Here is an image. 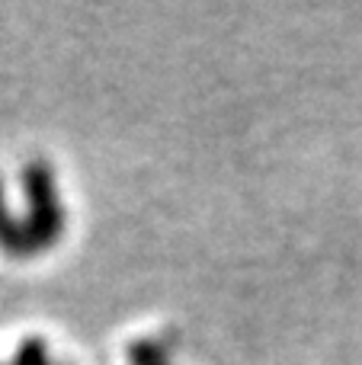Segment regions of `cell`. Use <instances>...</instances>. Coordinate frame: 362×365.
Segmentation results:
<instances>
[{"label":"cell","mask_w":362,"mask_h":365,"mask_svg":"<svg viewBox=\"0 0 362 365\" xmlns=\"http://www.w3.org/2000/svg\"><path fill=\"white\" fill-rule=\"evenodd\" d=\"M128 365H170L164 343L157 340H135L128 346Z\"/></svg>","instance_id":"3"},{"label":"cell","mask_w":362,"mask_h":365,"mask_svg":"<svg viewBox=\"0 0 362 365\" xmlns=\"http://www.w3.org/2000/svg\"><path fill=\"white\" fill-rule=\"evenodd\" d=\"M0 250H6L10 257H16V259L32 257L29 237H26V225L10 212V208H6L4 182H0Z\"/></svg>","instance_id":"2"},{"label":"cell","mask_w":362,"mask_h":365,"mask_svg":"<svg viewBox=\"0 0 362 365\" xmlns=\"http://www.w3.org/2000/svg\"><path fill=\"white\" fill-rule=\"evenodd\" d=\"M13 365H51L45 340H38V336H26V340L16 346Z\"/></svg>","instance_id":"4"},{"label":"cell","mask_w":362,"mask_h":365,"mask_svg":"<svg viewBox=\"0 0 362 365\" xmlns=\"http://www.w3.org/2000/svg\"><path fill=\"white\" fill-rule=\"evenodd\" d=\"M23 192L26 202H29L23 225H26V237H29V250L36 257V253L48 250L51 244H58L64 231L61 192H58V180L45 160H29L23 167Z\"/></svg>","instance_id":"1"}]
</instances>
